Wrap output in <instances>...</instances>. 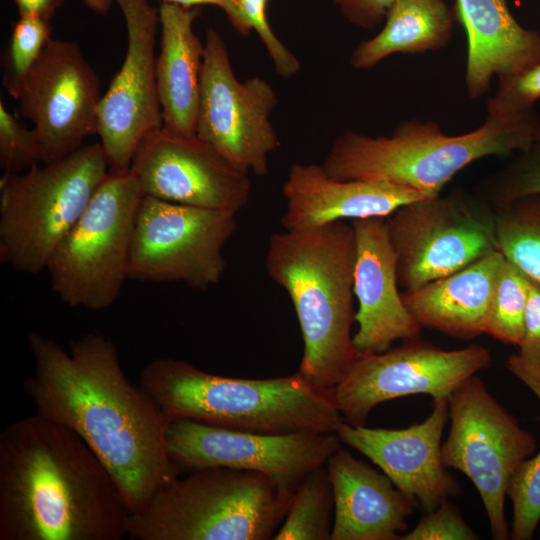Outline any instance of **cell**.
<instances>
[{"label":"cell","instance_id":"cell-1","mask_svg":"<svg viewBox=\"0 0 540 540\" xmlns=\"http://www.w3.org/2000/svg\"><path fill=\"white\" fill-rule=\"evenodd\" d=\"M34 361L23 389L37 413L75 432L108 469L132 515L177 478L167 450L168 421L152 397L124 374L114 342L97 332L65 350L31 332Z\"/></svg>","mask_w":540,"mask_h":540},{"label":"cell","instance_id":"cell-2","mask_svg":"<svg viewBox=\"0 0 540 540\" xmlns=\"http://www.w3.org/2000/svg\"><path fill=\"white\" fill-rule=\"evenodd\" d=\"M131 511L71 429L37 412L0 434V540H120Z\"/></svg>","mask_w":540,"mask_h":540},{"label":"cell","instance_id":"cell-3","mask_svg":"<svg viewBox=\"0 0 540 540\" xmlns=\"http://www.w3.org/2000/svg\"><path fill=\"white\" fill-rule=\"evenodd\" d=\"M355 256L354 229L345 220L283 230L268 242L266 272L290 297L304 342L297 372L323 390L335 388L359 354L351 334Z\"/></svg>","mask_w":540,"mask_h":540},{"label":"cell","instance_id":"cell-4","mask_svg":"<svg viewBox=\"0 0 540 540\" xmlns=\"http://www.w3.org/2000/svg\"><path fill=\"white\" fill-rule=\"evenodd\" d=\"M538 123L534 110L518 111L490 97L485 119L473 131L451 136L438 123L419 119L400 122L390 136L347 130L322 166L335 179L385 181L438 195L471 163L525 150Z\"/></svg>","mask_w":540,"mask_h":540},{"label":"cell","instance_id":"cell-5","mask_svg":"<svg viewBox=\"0 0 540 540\" xmlns=\"http://www.w3.org/2000/svg\"><path fill=\"white\" fill-rule=\"evenodd\" d=\"M139 385L168 423L187 419L251 433L337 432L344 422L332 390L298 372L269 379L211 374L173 358H157L141 371Z\"/></svg>","mask_w":540,"mask_h":540},{"label":"cell","instance_id":"cell-6","mask_svg":"<svg viewBox=\"0 0 540 540\" xmlns=\"http://www.w3.org/2000/svg\"><path fill=\"white\" fill-rule=\"evenodd\" d=\"M295 489L265 473L211 467L175 478L131 515L133 540L273 539Z\"/></svg>","mask_w":540,"mask_h":540},{"label":"cell","instance_id":"cell-7","mask_svg":"<svg viewBox=\"0 0 540 540\" xmlns=\"http://www.w3.org/2000/svg\"><path fill=\"white\" fill-rule=\"evenodd\" d=\"M109 173L100 142L0 179V261L18 272L46 270Z\"/></svg>","mask_w":540,"mask_h":540},{"label":"cell","instance_id":"cell-8","mask_svg":"<svg viewBox=\"0 0 540 540\" xmlns=\"http://www.w3.org/2000/svg\"><path fill=\"white\" fill-rule=\"evenodd\" d=\"M143 196L130 169L108 173L46 267L52 290L66 305L103 310L117 300L129 279L135 221Z\"/></svg>","mask_w":540,"mask_h":540},{"label":"cell","instance_id":"cell-9","mask_svg":"<svg viewBox=\"0 0 540 540\" xmlns=\"http://www.w3.org/2000/svg\"><path fill=\"white\" fill-rule=\"evenodd\" d=\"M386 222L398 284L405 291L499 251L495 209L476 191L455 188L446 195L404 204Z\"/></svg>","mask_w":540,"mask_h":540},{"label":"cell","instance_id":"cell-10","mask_svg":"<svg viewBox=\"0 0 540 540\" xmlns=\"http://www.w3.org/2000/svg\"><path fill=\"white\" fill-rule=\"evenodd\" d=\"M450 430L441 445L442 463L467 476L483 502L491 535L510 538L505 499L519 464L536 451V439L521 427L475 375L448 399Z\"/></svg>","mask_w":540,"mask_h":540},{"label":"cell","instance_id":"cell-11","mask_svg":"<svg viewBox=\"0 0 540 540\" xmlns=\"http://www.w3.org/2000/svg\"><path fill=\"white\" fill-rule=\"evenodd\" d=\"M236 214L143 196L135 221L128 277L181 282L206 290L226 269L223 248L237 230Z\"/></svg>","mask_w":540,"mask_h":540},{"label":"cell","instance_id":"cell-12","mask_svg":"<svg viewBox=\"0 0 540 540\" xmlns=\"http://www.w3.org/2000/svg\"><path fill=\"white\" fill-rule=\"evenodd\" d=\"M277 94L265 79L239 81L227 46L210 28L204 42L196 136L236 168L249 174L268 173L269 155L280 147L270 121Z\"/></svg>","mask_w":540,"mask_h":540},{"label":"cell","instance_id":"cell-13","mask_svg":"<svg viewBox=\"0 0 540 540\" xmlns=\"http://www.w3.org/2000/svg\"><path fill=\"white\" fill-rule=\"evenodd\" d=\"M489 350L472 344L445 350L414 339L384 352L358 354L354 364L333 388L335 404L344 420L365 425L380 403L426 394L434 401L449 399L466 379L491 366Z\"/></svg>","mask_w":540,"mask_h":540},{"label":"cell","instance_id":"cell-14","mask_svg":"<svg viewBox=\"0 0 540 540\" xmlns=\"http://www.w3.org/2000/svg\"><path fill=\"white\" fill-rule=\"evenodd\" d=\"M166 441L176 472L211 467L255 471L294 489L342 444L336 432L260 434L187 419L168 423Z\"/></svg>","mask_w":540,"mask_h":540},{"label":"cell","instance_id":"cell-15","mask_svg":"<svg viewBox=\"0 0 540 540\" xmlns=\"http://www.w3.org/2000/svg\"><path fill=\"white\" fill-rule=\"evenodd\" d=\"M100 81L73 41L51 39L15 100L33 124L44 163L63 158L97 134Z\"/></svg>","mask_w":540,"mask_h":540},{"label":"cell","instance_id":"cell-16","mask_svg":"<svg viewBox=\"0 0 540 540\" xmlns=\"http://www.w3.org/2000/svg\"><path fill=\"white\" fill-rule=\"evenodd\" d=\"M127 30V49L118 72L102 94L98 130L109 172L130 169L136 149L149 132L162 127L156 84L159 9L148 0H114Z\"/></svg>","mask_w":540,"mask_h":540},{"label":"cell","instance_id":"cell-17","mask_svg":"<svg viewBox=\"0 0 540 540\" xmlns=\"http://www.w3.org/2000/svg\"><path fill=\"white\" fill-rule=\"evenodd\" d=\"M130 171L144 196L237 214L250 197L249 174L199 137L155 129L141 140Z\"/></svg>","mask_w":540,"mask_h":540},{"label":"cell","instance_id":"cell-18","mask_svg":"<svg viewBox=\"0 0 540 540\" xmlns=\"http://www.w3.org/2000/svg\"><path fill=\"white\" fill-rule=\"evenodd\" d=\"M449 419L448 399L433 402L430 415L404 429L369 428L343 422L341 442L366 456L423 512L457 497L461 486L441 458Z\"/></svg>","mask_w":540,"mask_h":540},{"label":"cell","instance_id":"cell-19","mask_svg":"<svg viewBox=\"0 0 540 540\" xmlns=\"http://www.w3.org/2000/svg\"><path fill=\"white\" fill-rule=\"evenodd\" d=\"M355 234L354 295L358 301L353 343L358 353H380L396 340L420 338L421 326L398 291L397 259L386 217L350 221Z\"/></svg>","mask_w":540,"mask_h":540},{"label":"cell","instance_id":"cell-20","mask_svg":"<svg viewBox=\"0 0 540 540\" xmlns=\"http://www.w3.org/2000/svg\"><path fill=\"white\" fill-rule=\"evenodd\" d=\"M284 230L345 220L387 217L404 204L436 196L378 180H339L322 165L293 163L282 189Z\"/></svg>","mask_w":540,"mask_h":540},{"label":"cell","instance_id":"cell-21","mask_svg":"<svg viewBox=\"0 0 540 540\" xmlns=\"http://www.w3.org/2000/svg\"><path fill=\"white\" fill-rule=\"evenodd\" d=\"M326 467L334 497L331 540H399L415 504L346 449L336 450Z\"/></svg>","mask_w":540,"mask_h":540},{"label":"cell","instance_id":"cell-22","mask_svg":"<svg viewBox=\"0 0 540 540\" xmlns=\"http://www.w3.org/2000/svg\"><path fill=\"white\" fill-rule=\"evenodd\" d=\"M454 16L467 35L470 98L486 94L493 76L507 78L540 62V34L517 22L507 0H455Z\"/></svg>","mask_w":540,"mask_h":540},{"label":"cell","instance_id":"cell-23","mask_svg":"<svg viewBox=\"0 0 540 540\" xmlns=\"http://www.w3.org/2000/svg\"><path fill=\"white\" fill-rule=\"evenodd\" d=\"M505 262L500 251L446 277L401 293L421 327L470 340L486 333L494 289Z\"/></svg>","mask_w":540,"mask_h":540},{"label":"cell","instance_id":"cell-24","mask_svg":"<svg viewBox=\"0 0 540 540\" xmlns=\"http://www.w3.org/2000/svg\"><path fill=\"white\" fill-rule=\"evenodd\" d=\"M200 7L161 3L160 51L156 58L157 93L162 128L170 133L196 135L204 44L193 31Z\"/></svg>","mask_w":540,"mask_h":540},{"label":"cell","instance_id":"cell-25","mask_svg":"<svg viewBox=\"0 0 540 540\" xmlns=\"http://www.w3.org/2000/svg\"><path fill=\"white\" fill-rule=\"evenodd\" d=\"M454 13L444 0H399L373 38L358 44L350 57L357 70H367L390 55L436 51L452 35Z\"/></svg>","mask_w":540,"mask_h":540},{"label":"cell","instance_id":"cell-26","mask_svg":"<svg viewBox=\"0 0 540 540\" xmlns=\"http://www.w3.org/2000/svg\"><path fill=\"white\" fill-rule=\"evenodd\" d=\"M334 497L326 464L297 486L275 540H331Z\"/></svg>","mask_w":540,"mask_h":540},{"label":"cell","instance_id":"cell-27","mask_svg":"<svg viewBox=\"0 0 540 540\" xmlns=\"http://www.w3.org/2000/svg\"><path fill=\"white\" fill-rule=\"evenodd\" d=\"M494 209L499 251L528 278L540 283V194Z\"/></svg>","mask_w":540,"mask_h":540},{"label":"cell","instance_id":"cell-28","mask_svg":"<svg viewBox=\"0 0 540 540\" xmlns=\"http://www.w3.org/2000/svg\"><path fill=\"white\" fill-rule=\"evenodd\" d=\"M530 278L505 259L488 316L486 333L494 339L518 346L524 333Z\"/></svg>","mask_w":540,"mask_h":540},{"label":"cell","instance_id":"cell-29","mask_svg":"<svg viewBox=\"0 0 540 540\" xmlns=\"http://www.w3.org/2000/svg\"><path fill=\"white\" fill-rule=\"evenodd\" d=\"M50 20L35 15H19L1 55L2 84L16 99L23 81L51 41Z\"/></svg>","mask_w":540,"mask_h":540},{"label":"cell","instance_id":"cell-30","mask_svg":"<svg viewBox=\"0 0 540 540\" xmlns=\"http://www.w3.org/2000/svg\"><path fill=\"white\" fill-rule=\"evenodd\" d=\"M475 191L494 208L540 194V121L530 145L517 153L508 165L486 176Z\"/></svg>","mask_w":540,"mask_h":540},{"label":"cell","instance_id":"cell-31","mask_svg":"<svg viewBox=\"0 0 540 540\" xmlns=\"http://www.w3.org/2000/svg\"><path fill=\"white\" fill-rule=\"evenodd\" d=\"M270 0H224L221 9L234 29L243 36L254 30L270 56L276 72L291 78L300 70V61L276 36L267 19Z\"/></svg>","mask_w":540,"mask_h":540},{"label":"cell","instance_id":"cell-32","mask_svg":"<svg viewBox=\"0 0 540 540\" xmlns=\"http://www.w3.org/2000/svg\"><path fill=\"white\" fill-rule=\"evenodd\" d=\"M540 422V415L537 417ZM513 507L512 540H529L540 522V450L523 460L514 471L507 489Z\"/></svg>","mask_w":540,"mask_h":540},{"label":"cell","instance_id":"cell-33","mask_svg":"<svg viewBox=\"0 0 540 540\" xmlns=\"http://www.w3.org/2000/svg\"><path fill=\"white\" fill-rule=\"evenodd\" d=\"M517 347L506 359V368L540 401V283L531 279L524 333Z\"/></svg>","mask_w":540,"mask_h":540},{"label":"cell","instance_id":"cell-34","mask_svg":"<svg viewBox=\"0 0 540 540\" xmlns=\"http://www.w3.org/2000/svg\"><path fill=\"white\" fill-rule=\"evenodd\" d=\"M44 163L35 130L21 123L0 101V165L4 173H20Z\"/></svg>","mask_w":540,"mask_h":540},{"label":"cell","instance_id":"cell-35","mask_svg":"<svg viewBox=\"0 0 540 540\" xmlns=\"http://www.w3.org/2000/svg\"><path fill=\"white\" fill-rule=\"evenodd\" d=\"M479 535L468 526L457 506L448 499L435 509L424 512L416 526L399 540H478Z\"/></svg>","mask_w":540,"mask_h":540},{"label":"cell","instance_id":"cell-36","mask_svg":"<svg viewBox=\"0 0 540 540\" xmlns=\"http://www.w3.org/2000/svg\"><path fill=\"white\" fill-rule=\"evenodd\" d=\"M502 104L518 110H533L540 98V62L523 71L499 80L497 93L493 96Z\"/></svg>","mask_w":540,"mask_h":540},{"label":"cell","instance_id":"cell-37","mask_svg":"<svg viewBox=\"0 0 540 540\" xmlns=\"http://www.w3.org/2000/svg\"><path fill=\"white\" fill-rule=\"evenodd\" d=\"M399 0H340L342 14L353 24L372 29L386 18Z\"/></svg>","mask_w":540,"mask_h":540},{"label":"cell","instance_id":"cell-38","mask_svg":"<svg viewBox=\"0 0 540 540\" xmlns=\"http://www.w3.org/2000/svg\"><path fill=\"white\" fill-rule=\"evenodd\" d=\"M18 15H35L50 20L64 0H12Z\"/></svg>","mask_w":540,"mask_h":540},{"label":"cell","instance_id":"cell-39","mask_svg":"<svg viewBox=\"0 0 540 540\" xmlns=\"http://www.w3.org/2000/svg\"><path fill=\"white\" fill-rule=\"evenodd\" d=\"M161 3L180 6L183 8H194L202 5H215L221 8L224 0H160Z\"/></svg>","mask_w":540,"mask_h":540},{"label":"cell","instance_id":"cell-40","mask_svg":"<svg viewBox=\"0 0 540 540\" xmlns=\"http://www.w3.org/2000/svg\"><path fill=\"white\" fill-rule=\"evenodd\" d=\"M114 0H83V3L94 13L105 15L108 13Z\"/></svg>","mask_w":540,"mask_h":540},{"label":"cell","instance_id":"cell-41","mask_svg":"<svg viewBox=\"0 0 540 540\" xmlns=\"http://www.w3.org/2000/svg\"><path fill=\"white\" fill-rule=\"evenodd\" d=\"M332 1H334L336 4H338L340 0H332Z\"/></svg>","mask_w":540,"mask_h":540}]
</instances>
